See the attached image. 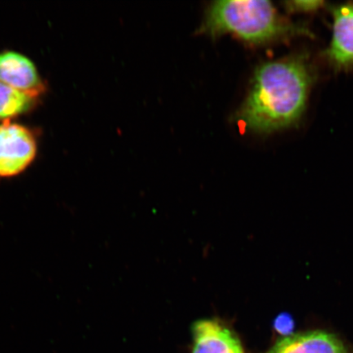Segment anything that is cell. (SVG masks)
Wrapping results in <instances>:
<instances>
[{
    "mask_svg": "<svg viewBox=\"0 0 353 353\" xmlns=\"http://www.w3.org/2000/svg\"><path fill=\"white\" fill-rule=\"evenodd\" d=\"M0 82L34 98L46 90L33 61L15 51L0 52Z\"/></svg>",
    "mask_w": 353,
    "mask_h": 353,
    "instance_id": "obj_4",
    "label": "cell"
},
{
    "mask_svg": "<svg viewBox=\"0 0 353 353\" xmlns=\"http://www.w3.org/2000/svg\"><path fill=\"white\" fill-rule=\"evenodd\" d=\"M202 30L214 37L233 33L253 43H266L294 32L272 4L264 0L214 2L206 13Z\"/></svg>",
    "mask_w": 353,
    "mask_h": 353,
    "instance_id": "obj_2",
    "label": "cell"
},
{
    "mask_svg": "<svg viewBox=\"0 0 353 353\" xmlns=\"http://www.w3.org/2000/svg\"><path fill=\"white\" fill-rule=\"evenodd\" d=\"M332 43L330 59L339 68L353 64V6H344L334 10Z\"/></svg>",
    "mask_w": 353,
    "mask_h": 353,
    "instance_id": "obj_7",
    "label": "cell"
},
{
    "mask_svg": "<svg viewBox=\"0 0 353 353\" xmlns=\"http://www.w3.org/2000/svg\"><path fill=\"white\" fill-rule=\"evenodd\" d=\"M37 99L0 82V121H10L30 112Z\"/></svg>",
    "mask_w": 353,
    "mask_h": 353,
    "instance_id": "obj_8",
    "label": "cell"
},
{
    "mask_svg": "<svg viewBox=\"0 0 353 353\" xmlns=\"http://www.w3.org/2000/svg\"><path fill=\"white\" fill-rule=\"evenodd\" d=\"M192 335V353H244L236 334L218 321H196Z\"/></svg>",
    "mask_w": 353,
    "mask_h": 353,
    "instance_id": "obj_5",
    "label": "cell"
},
{
    "mask_svg": "<svg viewBox=\"0 0 353 353\" xmlns=\"http://www.w3.org/2000/svg\"><path fill=\"white\" fill-rule=\"evenodd\" d=\"M268 353H350L334 334L311 331L280 339Z\"/></svg>",
    "mask_w": 353,
    "mask_h": 353,
    "instance_id": "obj_6",
    "label": "cell"
},
{
    "mask_svg": "<svg viewBox=\"0 0 353 353\" xmlns=\"http://www.w3.org/2000/svg\"><path fill=\"white\" fill-rule=\"evenodd\" d=\"M312 74L305 61H272L256 70L238 117L247 129L268 134L292 125L306 107Z\"/></svg>",
    "mask_w": 353,
    "mask_h": 353,
    "instance_id": "obj_1",
    "label": "cell"
},
{
    "mask_svg": "<svg viewBox=\"0 0 353 353\" xmlns=\"http://www.w3.org/2000/svg\"><path fill=\"white\" fill-rule=\"evenodd\" d=\"M321 4L320 1H294L290 3V8L294 10L310 11L319 8Z\"/></svg>",
    "mask_w": 353,
    "mask_h": 353,
    "instance_id": "obj_10",
    "label": "cell"
},
{
    "mask_svg": "<svg viewBox=\"0 0 353 353\" xmlns=\"http://www.w3.org/2000/svg\"><path fill=\"white\" fill-rule=\"evenodd\" d=\"M274 328L278 333L285 335V337L292 334L294 328V322L289 314H281L274 321Z\"/></svg>",
    "mask_w": 353,
    "mask_h": 353,
    "instance_id": "obj_9",
    "label": "cell"
},
{
    "mask_svg": "<svg viewBox=\"0 0 353 353\" xmlns=\"http://www.w3.org/2000/svg\"><path fill=\"white\" fill-rule=\"evenodd\" d=\"M37 141L29 128L6 121L0 123V178L23 173L37 154Z\"/></svg>",
    "mask_w": 353,
    "mask_h": 353,
    "instance_id": "obj_3",
    "label": "cell"
}]
</instances>
